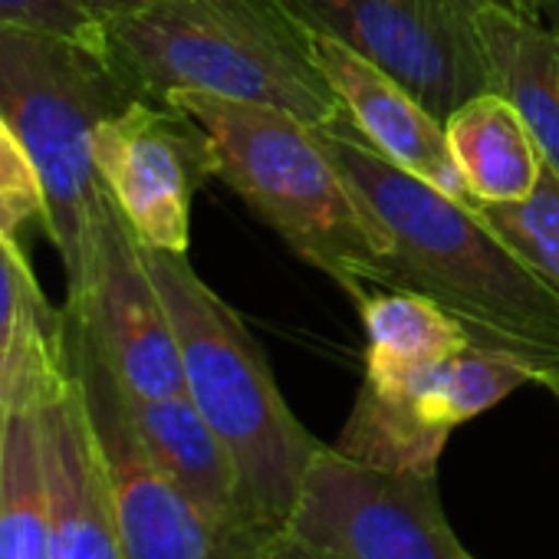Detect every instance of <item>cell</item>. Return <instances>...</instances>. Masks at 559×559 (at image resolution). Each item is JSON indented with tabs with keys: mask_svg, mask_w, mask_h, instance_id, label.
<instances>
[{
	"mask_svg": "<svg viewBox=\"0 0 559 559\" xmlns=\"http://www.w3.org/2000/svg\"><path fill=\"white\" fill-rule=\"evenodd\" d=\"M356 201L389 234L382 290L435 300L474 346L559 366V294L474 211L385 158L349 119L317 129Z\"/></svg>",
	"mask_w": 559,
	"mask_h": 559,
	"instance_id": "cell-1",
	"label": "cell"
},
{
	"mask_svg": "<svg viewBox=\"0 0 559 559\" xmlns=\"http://www.w3.org/2000/svg\"><path fill=\"white\" fill-rule=\"evenodd\" d=\"M103 37L139 99L211 93L273 106L313 129L346 119L313 57V34L280 0H145Z\"/></svg>",
	"mask_w": 559,
	"mask_h": 559,
	"instance_id": "cell-2",
	"label": "cell"
},
{
	"mask_svg": "<svg viewBox=\"0 0 559 559\" xmlns=\"http://www.w3.org/2000/svg\"><path fill=\"white\" fill-rule=\"evenodd\" d=\"M211 139L221 178L300 260L359 304L385 284L389 234L349 191L313 126L273 106L211 93H171Z\"/></svg>",
	"mask_w": 559,
	"mask_h": 559,
	"instance_id": "cell-3",
	"label": "cell"
},
{
	"mask_svg": "<svg viewBox=\"0 0 559 559\" xmlns=\"http://www.w3.org/2000/svg\"><path fill=\"white\" fill-rule=\"evenodd\" d=\"M145 263L178 340L188 399L227 444L250 516L284 533L323 441L280 395L247 323L194 273L188 253L145 247Z\"/></svg>",
	"mask_w": 559,
	"mask_h": 559,
	"instance_id": "cell-4",
	"label": "cell"
},
{
	"mask_svg": "<svg viewBox=\"0 0 559 559\" xmlns=\"http://www.w3.org/2000/svg\"><path fill=\"white\" fill-rule=\"evenodd\" d=\"M103 44L0 24V119L34 158L47 217L44 227L63 260L67 290L80 284L103 181L93 158L96 129L135 103Z\"/></svg>",
	"mask_w": 559,
	"mask_h": 559,
	"instance_id": "cell-5",
	"label": "cell"
},
{
	"mask_svg": "<svg viewBox=\"0 0 559 559\" xmlns=\"http://www.w3.org/2000/svg\"><path fill=\"white\" fill-rule=\"evenodd\" d=\"M67 346L76 366L96 444L103 454L112 516L126 559H270L276 533L234 530L211 520L148 457L126 402V389L93 340L67 317Z\"/></svg>",
	"mask_w": 559,
	"mask_h": 559,
	"instance_id": "cell-6",
	"label": "cell"
},
{
	"mask_svg": "<svg viewBox=\"0 0 559 559\" xmlns=\"http://www.w3.org/2000/svg\"><path fill=\"white\" fill-rule=\"evenodd\" d=\"M307 31L326 34L402 90L438 122L464 103L497 93L480 34L487 0H280Z\"/></svg>",
	"mask_w": 559,
	"mask_h": 559,
	"instance_id": "cell-7",
	"label": "cell"
},
{
	"mask_svg": "<svg viewBox=\"0 0 559 559\" xmlns=\"http://www.w3.org/2000/svg\"><path fill=\"white\" fill-rule=\"evenodd\" d=\"M284 533L340 559H477L457 539L438 474L379 471L323 444Z\"/></svg>",
	"mask_w": 559,
	"mask_h": 559,
	"instance_id": "cell-8",
	"label": "cell"
},
{
	"mask_svg": "<svg viewBox=\"0 0 559 559\" xmlns=\"http://www.w3.org/2000/svg\"><path fill=\"white\" fill-rule=\"evenodd\" d=\"M63 313L93 340L122 389L139 399L185 395L178 340L145 263V247L103 188L80 284Z\"/></svg>",
	"mask_w": 559,
	"mask_h": 559,
	"instance_id": "cell-9",
	"label": "cell"
},
{
	"mask_svg": "<svg viewBox=\"0 0 559 559\" xmlns=\"http://www.w3.org/2000/svg\"><path fill=\"white\" fill-rule=\"evenodd\" d=\"M93 158L132 234L145 247L188 253L194 194L214 178L207 132L178 106L135 99L96 129Z\"/></svg>",
	"mask_w": 559,
	"mask_h": 559,
	"instance_id": "cell-10",
	"label": "cell"
},
{
	"mask_svg": "<svg viewBox=\"0 0 559 559\" xmlns=\"http://www.w3.org/2000/svg\"><path fill=\"white\" fill-rule=\"evenodd\" d=\"M44 471L53 520V559H126L103 454L70 359L67 330L44 379Z\"/></svg>",
	"mask_w": 559,
	"mask_h": 559,
	"instance_id": "cell-11",
	"label": "cell"
},
{
	"mask_svg": "<svg viewBox=\"0 0 559 559\" xmlns=\"http://www.w3.org/2000/svg\"><path fill=\"white\" fill-rule=\"evenodd\" d=\"M44 336L0 382V559H53V520L44 471V379L63 343Z\"/></svg>",
	"mask_w": 559,
	"mask_h": 559,
	"instance_id": "cell-12",
	"label": "cell"
},
{
	"mask_svg": "<svg viewBox=\"0 0 559 559\" xmlns=\"http://www.w3.org/2000/svg\"><path fill=\"white\" fill-rule=\"evenodd\" d=\"M313 57L359 135H366L405 171L438 185L461 201H471L457 162L448 148L444 122H438L408 90H402L392 76H385L346 44L326 34H313Z\"/></svg>",
	"mask_w": 559,
	"mask_h": 559,
	"instance_id": "cell-13",
	"label": "cell"
},
{
	"mask_svg": "<svg viewBox=\"0 0 559 559\" xmlns=\"http://www.w3.org/2000/svg\"><path fill=\"white\" fill-rule=\"evenodd\" d=\"M126 402L148 457L211 520L234 530L273 533L250 516L237 464L217 431L194 408L188 392L165 399H139L126 392Z\"/></svg>",
	"mask_w": 559,
	"mask_h": 559,
	"instance_id": "cell-14",
	"label": "cell"
},
{
	"mask_svg": "<svg viewBox=\"0 0 559 559\" xmlns=\"http://www.w3.org/2000/svg\"><path fill=\"white\" fill-rule=\"evenodd\" d=\"M480 34L497 93L523 116L543 165L559 175V27H546L503 0L480 8Z\"/></svg>",
	"mask_w": 559,
	"mask_h": 559,
	"instance_id": "cell-15",
	"label": "cell"
},
{
	"mask_svg": "<svg viewBox=\"0 0 559 559\" xmlns=\"http://www.w3.org/2000/svg\"><path fill=\"white\" fill-rule=\"evenodd\" d=\"M444 135L471 201L510 204L530 198L536 188L543 155L523 116L500 93L464 103L444 122Z\"/></svg>",
	"mask_w": 559,
	"mask_h": 559,
	"instance_id": "cell-16",
	"label": "cell"
},
{
	"mask_svg": "<svg viewBox=\"0 0 559 559\" xmlns=\"http://www.w3.org/2000/svg\"><path fill=\"white\" fill-rule=\"evenodd\" d=\"M546 366L507 353V349H487V346H464L461 353L425 366L412 376H402L395 382H376V385H399L412 395L415 408L441 431H454L457 425L484 415L487 408L500 405L510 392H516L526 382H536V376Z\"/></svg>",
	"mask_w": 559,
	"mask_h": 559,
	"instance_id": "cell-17",
	"label": "cell"
},
{
	"mask_svg": "<svg viewBox=\"0 0 559 559\" xmlns=\"http://www.w3.org/2000/svg\"><path fill=\"white\" fill-rule=\"evenodd\" d=\"M359 317L366 330L369 382H395L474 343L471 333L448 310H441L428 297L405 290L362 297Z\"/></svg>",
	"mask_w": 559,
	"mask_h": 559,
	"instance_id": "cell-18",
	"label": "cell"
},
{
	"mask_svg": "<svg viewBox=\"0 0 559 559\" xmlns=\"http://www.w3.org/2000/svg\"><path fill=\"white\" fill-rule=\"evenodd\" d=\"M448 438L451 431H441L425 421L405 389L376 385L362 379L356 405L333 448L379 471L438 474V461Z\"/></svg>",
	"mask_w": 559,
	"mask_h": 559,
	"instance_id": "cell-19",
	"label": "cell"
},
{
	"mask_svg": "<svg viewBox=\"0 0 559 559\" xmlns=\"http://www.w3.org/2000/svg\"><path fill=\"white\" fill-rule=\"evenodd\" d=\"M477 217L559 294V175L543 165L536 188L523 201H471Z\"/></svg>",
	"mask_w": 559,
	"mask_h": 559,
	"instance_id": "cell-20",
	"label": "cell"
},
{
	"mask_svg": "<svg viewBox=\"0 0 559 559\" xmlns=\"http://www.w3.org/2000/svg\"><path fill=\"white\" fill-rule=\"evenodd\" d=\"M63 310H53L17 240L0 234V382L37 346L57 333Z\"/></svg>",
	"mask_w": 559,
	"mask_h": 559,
	"instance_id": "cell-21",
	"label": "cell"
},
{
	"mask_svg": "<svg viewBox=\"0 0 559 559\" xmlns=\"http://www.w3.org/2000/svg\"><path fill=\"white\" fill-rule=\"evenodd\" d=\"M47 217V194L40 171L14 129L0 119V234L17 240L31 221Z\"/></svg>",
	"mask_w": 559,
	"mask_h": 559,
	"instance_id": "cell-22",
	"label": "cell"
},
{
	"mask_svg": "<svg viewBox=\"0 0 559 559\" xmlns=\"http://www.w3.org/2000/svg\"><path fill=\"white\" fill-rule=\"evenodd\" d=\"M0 24L60 34L86 44H103V27L83 11L80 0H0Z\"/></svg>",
	"mask_w": 559,
	"mask_h": 559,
	"instance_id": "cell-23",
	"label": "cell"
},
{
	"mask_svg": "<svg viewBox=\"0 0 559 559\" xmlns=\"http://www.w3.org/2000/svg\"><path fill=\"white\" fill-rule=\"evenodd\" d=\"M270 559H340V556H333L320 546H310L290 533H276L270 543Z\"/></svg>",
	"mask_w": 559,
	"mask_h": 559,
	"instance_id": "cell-24",
	"label": "cell"
},
{
	"mask_svg": "<svg viewBox=\"0 0 559 559\" xmlns=\"http://www.w3.org/2000/svg\"><path fill=\"white\" fill-rule=\"evenodd\" d=\"M80 4H83V11H86L99 27H106L109 21H116V17H122V14L142 8L145 0H80Z\"/></svg>",
	"mask_w": 559,
	"mask_h": 559,
	"instance_id": "cell-25",
	"label": "cell"
},
{
	"mask_svg": "<svg viewBox=\"0 0 559 559\" xmlns=\"http://www.w3.org/2000/svg\"><path fill=\"white\" fill-rule=\"evenodd\" d=\"M503 4L513 8V11H520V14H526V17H533V21H543L549 0H503Z\"/></svg>",
	"mask_w": 559,
	"mask_h": 559,
	"instance_id": "cell-26",
	"label": "cell"
},
{
	"mask_svg": "<svg viewBox=\"0 0 559 559\" xmlns=\"http://www.w3.org/2000/svg\"><path fill=\"white\" fill-rule=\"evenodd\" d=\"M536 385L549 389V392L556 395V402H559V366H546V369L536 376Z\"/></svg>",
	"mask_w": 559,
	"mask_h": 559,
	"instance_id": "cell-27",
	"label": "cell"
},
{
	"mask_svg": "<svg viewBox=\"0 0 559 559\" xmlns=\"http://www.w3.org/2000/svg\"><path fill=\"white\" fill-rule=\"evenodd\" d=\"M543 17H549V24H552V27H559V0H549Z\"/></svg>",
	"mask_w": 559,
	"mask_h": 559,
	"instance_id": "cell-28",
	"label": "cell"
}]
</instances>
